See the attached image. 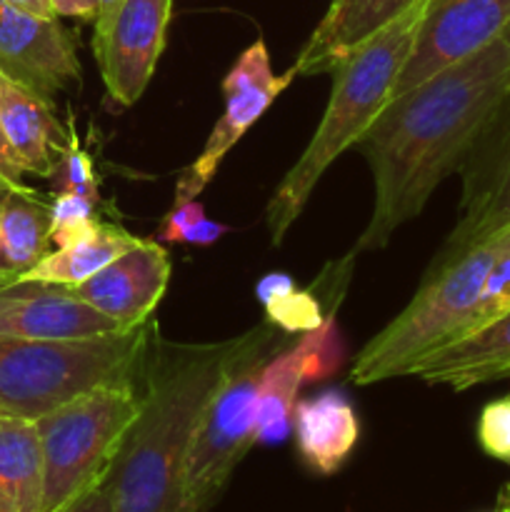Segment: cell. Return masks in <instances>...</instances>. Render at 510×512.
Wrapping results in <instances>:
<instances>
[{
	"instance_id": "2",
	"label": "cell",
	"mask_w": 510,
	"mask_h": 512,
	"mask_svg": "<svg viewBox=\"0 0 510 512\" xmlns=\"http://www.w3.org/2000/svg\"><path fill=\"white\" fill-rule=\"evenodd\" d=\"M173 343L155 328L145 358L143 408L125 433L108 473L115 512H185V463L195 425L240 348Z\"/></svg>"
},
{
	"instance_id": "8",
	"label": "cell",
	"mask_w": 510,
	"mask_h": 512,
	"mask_svg": "<svg viewBox=\"0 0 510 512\" xmlns=\"http://www.w3.org/2000/svg\"><path fill=\"white\" fill-rule=\"evenodd\" d=\"M173 0H115L95 18L93 55L110 100L130 108L143 98L165 48Z\"/></svg>"
},
{
	"instance_id": "16",
	"label": "cell",
	"mask_w": 510,
	"mask_h": 512,
	"mask_svg": "<svg viewBox=\"0 0 510 512\" xmlns=\"http://www.w3.org/2000/svg\"><path fill=\"white\" fill-rule=\"evenodd\" d=\"M0 128L23 173L53 178L68 130L55 120L53 103L0 75Z\"/></svg>"
},
{
	"instance_id": "35",
	"label": "cell",
	"mask_w": 510,
	"mask_h": 512,
	"mask_svg": "<svg viewBox=\"0 0 510 512\" xmlns=\"http://www.w3.org/2000/svg\"><path fill=\"white\" fill-rule=\"evenodd\" d=\"M500 38H503V43L508 45V50H510V23H508V28L503 30V35H500Z\"/></svg>"
},
{
	"instance_id": "1",
	"label": "cell",
	"mask_w": 510,
	"mask_h": 512,
	"mask_svg": "<svg viewBox=\"0 0 510 512\" xmlns=\"http://www.w3.org/2000/svg\"><path fill=\"white\" fill-rule=\"evenodd\" d=\"M508 93L510 50L498 38L390 98L358 143L373 173L375 200L353 255L383 250L395 230L423 213Z\"/></svg>"
},
{
	"instance_id": "12",
	"label": "cell",
	"mask_w": 510,
	"mask_h": 512,
	"mask_svg": "<svg viewBox=\"0 0 510 512\" xmlns=\"http://www.w3.org/2000/svg\"><path fill=\"white\" fill-rule=\"evenodd\" d=\"M0 75L53 103L80 80L78 50L58 18H40L0 0Z\"/></svg>"
},
{
	"instance_id": "30",
	"label": "cell",
	"mask_w": 510,
	"mask_h": 512,
	"mask_svg": "<svg viewBox=\"0 0 510 512\" xmlns=\"http://www.w3.org/2000/svg\"><path fill=\"white\" fill-rule=\"evenodd\" d=\"M113 3L115 0H53V10L58 18H78L95 23V18Z\"/></svg>"
},
{
	"instance_id": "27",
	"label": "cell",
	"mask_w": 510,
	"mask_h": 512,
	"mask_svg": "<svg viewBox=\"0 0 510 512\" xmlns=\"http://www.w3.org/2000/svg\"><path fill=\"white\" fill-rule=\"evenodd\" d=\"M478 445L488 458L510 465V393L480 410Z\"/></svg>"
},
{
	"instance_id": "19",
	"label": "cell",
	"mask_w": 510,
	"mask_h": 512,
	"mask_svg": "<svg viewBox=\"0 0 510 512\" xmlns=\"http://www.w3.org/2000/svg\"><path fill=\"white\" fill-rule=\"evenodd\" d=\"M43 508V448L35 420L0 413V512Z\"/></svg>"
},
{
	"instance_id": "24",
	"label": "cell",
	"mask_w": 510,
	"mask_h": 512,
	"mask_svg": "<svg viewBox=\"0 0 510 512\" xmlns=\"http://www.w3.org/2000/svg\"><path fill=\"white\" fill-rule=\"evenodd\" d=\"M508 310H510V225L505 230H500L498 253H495L488 275H485V283H483V290H480V300H478V308H475V318H473V325H470V333H475V330L483 328V325L493 323L495 318L505 315Z\"/></svg>"
},
{
	"instance_id": "4",
	"label": "cell",
	"mask_w": 510,
	"mask_h": 512,
	"mask_svg": "<svg viewBox=\"0 0 510 512\" xmlns=\"http://www.w3.org/2000/svg\"><path fill=\"white\" fill-rule=\"evenodd\" d=\"M158 323L73 340L0 338V413L38 420L78 395L143 385Z\"/></svg>"
},
{
	"instance_id": "11",
	"label": "cell",
	"mask_w": 510,
	"mask_h": 512,
	"mask_svg": "<svg viewBox=\"0 0 510 512\" xmlns=\"http://www.w3.org/2000/svg\"><path fill=\"white\" fill-rule=\"evenodd\" d=\"M508 23L510 0H428L418 40L395 83L393 98L483 50L503 35Z\"/></svg>"
},
{
	"instance_id": "34",
	"label": "cell",
	"mask_w": 510,
	"mask_h": 512,
	"mask_svg": "<svg viewBox=\"0 0 510 512\" xmlns=\"http://www.w3.org/2000/svg\"><path fill=\"white\" fill-rule=\"evenodd\" d=\"M498 505H505V508H510V480L503 485V490H500Z\"/></svg>"
},
{
	"instance_id": "29",
	"label": "cell",
	"mask_w": 510,
	"mask_h": 512,
	"mask_svg": "<svg viewBox=\"0 0 510 512\" xmlns=\"http://www.w3.org/2000/svg\"><path fill=\"white\" fill-rule=\"evenodd\" d=\"M58 512H115L113 490H110L108 478H105L100 485H95L93 490L80 495V498H75L73 503H68Z\"/></svg>"
},
{
	"instance_id": "36",
	"label": "cell",
	"mask_w": 510,
	"mask_h": 512,
	"mask_svg": "<svg viewBox=\"0 0 510 512\" xmlns=\"http://www.w3.org/2000/svg\"><path fill=\"white\" fill-rule=\"evenodd\" d=\"M495 512H510V508H505V505H500V508L495 510Z\"/></svg>"
},
{
	"instance_id": "15",
	"label": "cell",
	"mask_w": 510,
	"mask_h": 512,
	"mask_svg": "<svg viewBox=\"0 0 510 512\" xmlns=\"http://www.w3.org/2000/svg\"><path fill=\"white\" fill-rule=\"evenodd\" d=\"M415 0H333L308 43L300 50L295 75L333 73L358 45L393 23Z\"/></svg>"
},
{
	"instance_id": "9",
	"label": "cell",
	"mask_w": 510,
	"mask_h": 512,
	"mask_svg": "<svg viewBox=\"0 0 510 512\" xmlns=\"http://www.w3.org/2000/svg\"><path fill=\"white\" fill-rule=\"evenodd\" d=\"M293 78V68L283 75H275L273 65H270V53L263 40H255L253 45H248L238 55L233 68L223 78V115L210 130L208 143L200 150L198 158L180 175L178 185H175L173 205L195 200L208 188L210 180L215 178L218 168L223 165L225 155L258 123L260 115L293 83Z\"/></svg>"
},
{
	"instance_id": "14",
	"label": "cell",
	"mask_w": 510,
	"mask_h": 512,
	"mask_svg": "<svg viewBox=\"0 0 510 512\" xmlns=\"http://www.w3.org/2000/svg\"><path fill=\"white\" fill-rule=\"evenodd\" d=\"M170 255L158 240H138L130 250L75 285L73 293L85 305L115 320L120 328H135L153 320L155 308L168 290Z\"/></svg>"
},
{
	"instance_id": "28",
	"label": "cell",
	"mask_w": 510,
	"mask_h": 512,
	"mask_svg": "<svg viewBox=\"0 0 510 512\" xmlns=\"http://www.w3.org/2000/svg\"><path fill=\"white\" fill-rule=\"evenodd\" d=\"M203 218H205V208L198 203V200H188V203L173 205V210H170V213L163 218V223H160L158 233H155V240H158V243L183 245L185 233H188L195 223H200Z\"/></svg>"
},
{
	"instance_id": "3",
	"label": "cell",
	"mask_w": 510,
	"mask_h": 512,
	"mask_svg": "<svg viewBox=\"0 0 510 512\" xmlns=\"http://www.w3.org/2000/svg\"><path fill=\"white\" fill-rule=\"evenodd\" d=\"M428 0H415L393 23L380 28L373 38L353 50L333 68V90L328 108L305 145L303 155L275 188L265 220L275 245L283 243L288 230L308 205L315 185L325 170L348 148L360 143L365 130L375 123L380 110L393 98L395 83L408 63L425 18Z\"/></svg>"
},
{
	"instance_id": "5",
	"label": "cell",
	"mask_w": 510,
	"mask_h": 512,
	"mask_svg": "<svg viewBox=\"0 0 510 512\" xmlns=\"http://www.w3.org/2000/svg\"><path fill=\"white\" fill-rule=\"evenodd\" d=\"M498 245L500 233L455 258H435L413 300L360 350L350 380L375 385L403 378L435 350L468 335Z\"/></svg>"
},
{
	"instance_id": "22",
	"label": "cell",
	"mask_w": 510,
	"mask_h": 512,
	"mask_svg": "<svg viewBox=\"0 0 510 512\" xmlns=\"http://www.w3.org/2000/svg\"><path fill=\"white\" fill-rule=\"evenodd\" d=\"M50 240V205L35 190H15L0 203V270L18 278L33 268Z\"/></svg>"
},
{
	"instance_id": "33",
	"label": "cell",
	"mask_w": 510,
	"mask_h": 512,
	"mask_svg": "<svg viewBox=\"0 0 510 512\" xmlns=\"http://www.w3.org/2000/svg\"><path fill=\"white\" fill-rule=\"evenodd\" d=\"M15 190H18V188H15V185H10L8 180H5L3 175H0V203H3V200L8 198L10 193H15ZM28 190H33V188H28Z\"/></svg>"
},
{
	"instance_id": "20",
	"label": "cell",
	"mask_w": 510,
	"mask_h": 512,
	"mask_svg": "<svg viewBox=\"0 0 510 512\" xmlns=\"http://www.w3.org/2000/svg\"><path fill=\"white\" fill-rule=\"evenodd\" d=\"M138 240L140 238L130 235L120 225L100 223L98 220L83 235H78L73 243L63 245V248L53 250V253L48 250L33 268H28L13 280H40V283L75 288V285L85 283L90 275L103 270L108 263H113L125 250L133 248Z\"/></svg>"
},
{
	"instance_id": "26",
	"label": "cell",
	"mask_w": 510,
	"mask_h": 512,
	"mask_svg": "<svg viewBox=\"0 0 510 512\" xmlns=\"http://www.w3.org/2000/svg\"><path fill=\"white\" fill-rule=\"evenodd\" d=\"M53 180L55 193H78L88 195V198L93 200H100L98 175H95L93 158H90L88 150L80 145L73 128H68V143H65L63 153H60Z\"/></svg>"
},
{
	"instance_id": "7",
	"label": "cell",
	"mask_w": 510,
	"mask_h": 512,
	"mask_svg": "<svg viewBox=\"0 0 510 512\" xmlns=\"http://www.w3.org/2000/svg\"><path fill=\"white\" fill-rule=\"evenodd\" d=\"M275 330L263 323L243 335L238 355L195 425L185 463V512L213 510L240 460L255 445L260 373L270 355L283 348Z\"/></svg>"
},
{
	"instance_id": "23",
	"label": "cell",
	"mask_w": 510,
	"mask_h": 512,
	"mask_svg": "<svg viewBox=\"0 0 510 512\" xmlns=\"http://www.w3.org/2000/svg\"><path fill=\"white\" fill-rule=\"evenodd\" d=\"M255 298L265 308V323L280 333H313L328 318L315 293L300 290L288 273L263 275L255 285Z\"/></svg>"
},
{
	"instance_id": "6",
	"label": "cell",
	"mask_w": 510,
	"mask_h": 512,
	"mask_svg": "<svg viewBox=\"0 0 510 512\" xmlns=\"http://www.w3.org/2000/svg\"><path fill=\"white\" fill-rule=\"evenodd\" d=\"M143 385L78 395L35 420L43 448V508L58 512L108 478L125 433L143 408Z\"/></svg>"
},
{
	"instance_id": "21",
	"label": "cell",
	"mask_w": 510,
	"mask_h": 512,
	"mask_svg": "<svg viewBox=\"0 0 510 512\" xmlns=\"http://www.w3.org/2000/svg\"><path fill=\"white\" fill-rule=\"evenodd\" d=\"M308 378L305 345L298 340L288 350L280 348L263 365L258 383V420H255V443L278 445L293 430V410L298 393Z\"/></svg>"
},
{
	"instance_id": "25",
	"label": "cell",
	"mask_w": 510,
	"mask_h": 512,
	"mask_svg": "<svg viewBox=\"0 0 510 512\" xmlns=\"http://www.w3.org/2000/svg\"><path fill=\"white\" fill-rule=\"evenodd\" d=\"M95 223H98V200L78 193H55V200L50 203V240L58 248L73 243Z\"/></svg>"
},
{
	"instance_id": "32",
	"label": "cell",
	"mask_w": 510,
	"mask_h": 512,
	"mask_svg": "<svg viewBox=\"0 0 510 512\" xmlns=\"http://www.w3.org/2000/svg\"><path fill=\"white\" fill-rule=\"evenodd\" d=\"M5 3H10L13 8L25 10V13L40 15V18H58L53 10V0H5Z\"/></svg>"
},
{
	"instance_id": "18",
	"label": "cell",
	"mask_w": 510,
	"mask_h": 512,
	"mask_svg": "<svg viewBox=\"0 0 510 512\" xmlns=\"http://www.w3.org/2000/svg\"><path fill=\"white\" fill-rule=\"evenodd\" d=\"M410 375L453 390L510 378V310L475 333L435 350Z\"/></svg>"
},
{
	"instance_id": "10",
	"label": "cell",
	"mask_w": 510,
	"mask_h": 512,
	"mask_svg": "<svg viewBox=\"0 0 510 512\" xmlns=\"http://www.w3.org/2000/svg\"><path fill=\"white\" fill-rule=\"evenodd\" d=\"M460 220L438 258H455L510 225V93L463 160Z\"/></svg>"
},
{
	"instance_id": "13",
	"label": "cell",
	"mask_w": 510,
	"mask_h": 512,
	"mask_svg": "<svg viewBox=\"0 0 510 512\" xmlns=\"http://www.w3.org/2000/svg\"><path fill=\"white\" fill-rule=\"evenodd\" d=\"M118 330L128 328L85 305L68 285L13 280L0 270V338L73 340Z\"/></svg>"
},
{
	"instance_id": "17",
	"label": "cell",
	"mask_w": 510,
	"mask_h": 512,
	"mask_svg": "<svg viewBox=\"0 0 510 512\" xmlns=\"http://www.w3.org/2000/svg\"><path fill=\"white\" fill-rule=\"evenodd\" d=\"M293 433L298 455L315 475H335L360 440V418L340 390H325L295 403Z\"/></svg>"
},
{
	"instance_id": "31",
	"label": "cell",
	"mask_w": 510,
	"mask_h": 512,
	"mask_svg": "<svg viewBox=\"0 0 510 512\" xmlns=\"http://www.w3.org/2000/svg\"><path fill=\"white\" fill-rule=\"evenodd\" d=\"M0 175H3L10 185H15L18 190H28V185H25V180H23L25 173L18 168L13 153H10L8 140H5V135H3V128H0Z\"/></svg>"
}]
</instances>
